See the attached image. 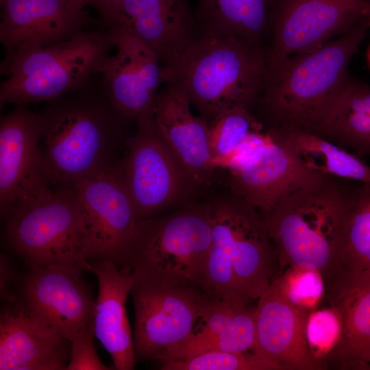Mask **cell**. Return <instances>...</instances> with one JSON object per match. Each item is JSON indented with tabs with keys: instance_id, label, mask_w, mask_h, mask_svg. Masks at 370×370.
Returning <instances> with one entry per match:
<instances>
[{
	"instance_id": "4",
	"label": "cell",
	"mask_w": 370,
	"mask_h": 370,
	"mask_svg": "<svg viewBox=\"0 0 370 370\" xmlns=\"http://www.w3.org/2000/svg\"><path fill=\"white\" fill-rule=\"evenodd\" d=\"M209 206L212 242L203 291L217 300L250 305L277 278L279 268L262 215L233 194Z\"/></svg>"
},
{
	"instance_id": "14",
	"label": "cell",
	"mask_w": 370,
	"mask_h": 370,
	"mask_svg": "<svg viewBox=\"0 0 370 370\" xmlns=\"http://www.w3.org/2000/svg\"><path fill=\"white\" fill-rule=\"evenodd\" d=\"M40 114L16 106L0 122L1 217L17 204L49 190L40 143Z\"/></svg>"
},
{
	"instance_id": "6",
	"label": "cell",
	"mask_w": 370,
	"mask_h": 370,
	"mask_svg": "<svg viewBox=\"0 0 370 370\" xmlns=\"http://www.w3.org/2000/svg\"><path fill=\"white\" fill-rule=\"evenodd\" d=\"M211 242L209 204L188 206L138 220L127 262L146 280L203 291Z\"/></svg>"
},
{
	"instance_id": "32",
	"label": "cell",
	"mask_w": 370,
	"mask_h": 370,
	"mask_svg": "<svg viewBox=\"0 0 370 370\" xmlns=\"http://www.w3.org/2000/svg\"><path fill=\"white\" fill-rule=\"evenodd\" d=\"M271 138L269 131L262 132L261 128L251 131L228 156L215 164V169L220 167L232 172L243 168L258 155Z\"/></svg>"
},
{
	"instance_id": "21",
	"label": "cell",
	"mask_w": 370,
	"mask_h": 370,
	"mask_svg": "<svg viewBox=\"0 0 370 370\" xmlns=\"http://www.w3.org/2000/svg\"><path fill=\"white\" fill-rule=\"evenodd\" d=\"M269 133L270 141L256 158L243 168L229 172L228 184L232 194L261 213L269 210L292 190L324 176L306 169Z\"/></svg>"
},
{
	"instance_id": "7",
	"label": "cell",
	"mask_w": 370,
	"mask_h": 370,
	"mask_svg": "<svg viewBox=\"0 0 370 370\" xmlns=\"http://www.w3.org/2000/svg\"><path fill=\"white\" fill-rule=\"evenodd\" d=\"M106 31L87 30L47 47L29 49L1 63V107L51 101L86 86L109 54Z\"/></svg>"
},
{
	"instance_id": "5",
	"label": "cell",
	"mask_w": 370,
	"mask_h": 370,
	"mask_svg": "<svg viewBox=\"0 0 370 370\" xmlns=\"http://www.w3.org/2000/svg\"><path fill=\"white\" fill-rule=\"evenodd\" d=\"M369 27L363 18L321 47L267 63L259 101L269 128L310 130L328 101L349 77V64Z\"/></svg>"
},
{
	"instance_id": "13",
	"label": "cell",
	"mask_w": 370,
	"mask_h": 370,
	"mask_svg": "<svg viewBox=\"0 0 370 370\" xmlns=\"http://www.w3.org/2000/svg\"><path fill=\"white\" fill-rule=\"evenodd\" d=\"M116 51L100 64L104 88L116 111L126 120L153 114L162 65L157 55L128 27L106 30Z\"/></svg>"
},
{
	"instance_id": "35",
	"label": "cell",
	"mask_w": 370,
	"mask_h": 370,
	"mask_svg": "<svg viewBox=\"0 0 370 370\" xmlns=\"http://www.w3.org/2000/svg\"><path fill=\"white\" fill-rule=\"evenodd\" d=\"M0 293L3 300L14 295L11 285L15 277L14 269L10 261L4 256L0 258Z\"/></svg>"
},
{
	"instance_id": "27",
	"label": "cell",
	"mask_w": 370,
	"mask_h": 370,
	"mask_svg": "<svg viewBox=\"0 0 370 370\" xmlns=\"http://www.w3.org/2000/svg\"><path fill=\"white\" fill-rule=\"evenodd\" d=\"M338 271H370V185L352 188L337 267Z\"/></svg>"
},
{
	"instance_id": "34",
	"label": "cell",
	"mask_w": 370,
	"mask_h": 370,
	"mask_svg": "<svg viewBox=\"0 0 370 370\" xmlns=\"http://www.w3.org/2000/svg\"><path fill=\"white\" fill-rule=\"evenodd\" d=\"M124 0H74L76 6L85 9L94 8L101 24L106 28L122 24L121 6Z\"/></svg>"
},
{
	"instance_id": "8",
	"label": "cell",
	"mask_w": 370,
	"mask_h": 370,
	"mask_svg": "<svg viewBox=\"0 0 370 370\" xmlns=\"http://www.w3.org/2000/svg\"><path fill=\"white\" fill-rule=\"evenodd\" d=\"M3 217L9 245L29 268L60 265L93 271L86 260V218L73 186L46 191Z\"/></svg>"
},
{
	"instance_id": "24",
	"label": "cell",
	"mask_w": 370,
	"mask_h": 370,
	"mask_svg": "<svg viewBox=\"0 0 370 370\" xmlns=\"http://www.w3.org/2000/svg\"><path fill=\"white\" fill-rule=\"evenodd\" d=\"M308 131L360 158L370 157V85L348 77Z\"/></svg>"
},
{
	"instance_id": "33",
	"label": "cell",
	"mask_w": 370,
	"mask_h": 370,
	"mask_svg": "<svg viewBox=\"0 0 370 370\" xmlns=\"http://www.w3.org/2000/svg\"><path fill=\"white\" fill-rule=\"evenodd\" d=\"M95 334L78 338L71 341V351L68 370L111 369L99 358L94 343Z\"/></svg>"
},
{
	"instance_id": "25",
	"label": "cell",
	"mask_w": 370,
	"mask_h": 370,
	"mask_svg": "<svg viewBox=\"0 0 370 370\" xmlns=\"http://www.w3.org/2000/svg\"><path fill=\"white\" fill-rule=\"evenodd\" d=\"M268 130L308 171L370 185V166L346 149L304 129Z\"/></svg>"
},
{
	"instance_id": "10",
	"label": "cell",
	"mask_w": 370,
	"mask_h": 370,
	"mask_svg": "<svg viewBox=\"0 0 370 370\" xmlns=\"http://www.w3.org/2000/svg\"><path fill=\"white\" fill-rule=\"evenodd\" d=\"M133 347L136 362L160 360L193 331L213 299L193 287L160 284L134 274Z\"/></svg>"
},
{
	"instance_id": "12",
	"label": "cell",
	"mask_w": 370,
	"mask_h": 370,
	"mask_svg": "<svg viewBox=\"0 0 370 370\" xmlns=\"http://www.w3.org/2000/svg\"><path fill=\"white\" fill-rule=\"evenodd\" d=\"M370 0H282L270 10L267 63L304 53L346 33L364 18Z\"/></svg>"
},
{
	"instance_id": "18",
	"label": "cell",
	"mask_w": 370,
	"mask_h": 370,
	"mask_svg": "<svg viewBox=\"0 0 370 370\" xmlns=\"http://www.w3.org/2000/svg\"><path fill=\"white\" fill-rule=\"evenodd\" d=\"M309 310L291 302L275 280L258 299L254 352L282 370H319L324 365L311 355L306 325Z\"/></svg>"
},
{
	"instance_id": "22",
	"label": "cell",
	"mask_w": 370,
	"mask_h": 370,
	"mask_svg": "<svg viewBox=\"0 0 370 370\" xmlns=\"http://www.w3.org/2000/svg\"><path fill=\"white\" fill-rule=\"evenodd\" d=\"M99 293L95 304V334L110 354L117 370H132L137 362L125 304L134 282L132 265L119 269L114 263L102 260L93 263Z\"/></svg>"
},
{
	"instance_id": "19",
	"label": "cell",
	"mask_w": 370,
	"mask_h": 370,
	"mask_svg": "<svg viewBox=\"0 0 370 370\" xmlns=\"http://www.w3.org/2000/svg\"><path fill=\"white\" fill-rule=\"evenodd\" d=\"M122 24L157 55L161 65L177 58L199 36L190 0H124Z\"/></svg>"
},
{
	"instance_id": "28",
	"label": "cell",
	"mask_w": 370,
	"mask_h": 370,
	"mask_svg": "<svg viewBox=\"0 0 370 370\" xmlns=\"http://www.w3.org/2000/svg\"><path fill=\"white\" fill-rule=\"evenodd\" d=\"M261 127L250 110L243 108H233L218 116L209 124V145L214 169L251 131Z\"/></svg>"
},
{
	"instance_id": "1",
	"label": "cell",
	"mask_w": 370,
	"mask_h": 370,
	"mask_svg": "<svg viewBox=\"0 0 370 370\" xmlns=\"http://www.w3.org/2000/svg\"><path fill=\"white\" fill-rule=\"evenodd\" d=\"M82 88L49 101L41 114L42 153L51 183L71 186L112 169L124 140L122 117L105 90Z\"/></svg>"
},
{
	"instance_id": "2",
	"label": "cell",
	"mask_w": 370,
	"mask_h": 370,
	"mask_svg": "<svg viewBox=\"0 0 370 370\" xmlns=\"http://www.w3.org/2000/svg\"><path fill=\"white\" fill-rule=\"evenodd\" d=\"M343 179L319 177L292 190L261 213L279 269H317L325 283L336 271L352 188Z\"/></svg>"
},
{
	"instance_id": "37",
	"label": "cell",
	"mask_w": 370,
	"mask_h": 370,
	"mask_svg": "<svg viewBox=\"0 0 370 370\" xmlns=\"http://www.w3.org/2000/svg\"><path fill=\"white\" fill-rule=\"evenodd\" d=\"M364 18L367 21L370 25V1H369L363 9Z\"/></svg>"
},
{
	"instance_id": "9",
	"label": "cell",
	"mask_w": 370,
	"mask_h": 370,
	"mask_svg": "<svg viewBox=\"0 0 370 370\" xmlns=\"http://www.w3.org/2000/svg\"><path fill=\"white\" fill-rule=\"evenodd\" d=\"M136 121V134L115 167L140 220L186 200L198 186L168 145L153 114Z\"/></svg>"
},
{
	"instance_id": "29",
	"label": "cell",
	"mask_w": 370,
	"mask_h": 370,
	"mask_svg": "<svg viewBox=\"0 0 370 370\" xmlns=\"http://www.w3.org/2000/svg\"><path fill=\"white\" fill-rule=\"evenodd\" d=\"M162 364L163 370H282L275 363L254 352H207Z\"/></svg>"
},
{
	"instance_id": "26",
	"label": "cell",
	"mask_w": 370,
	"mask_h": 370,
	"mask_svg": "<svg viewBox=\"0 0 370 370\" xmlns=\"http://www.w3.org/2000/svg\"><path fill=\"white\" fill-rule=\"evenodd\" d=\"M271 0H197L199 36L234 38L262 45L269 32Z\"/></svg>"
},
{
	"instance_id": "30",
	"label": "cell",
	"mask_w": 370,
	"mask_h": 370,
	"mask_svg": "<svg viewBox=\"0 0 370 370\" xmlns=\"http://www.w3.org/2000/svg\"><path fill=\"white\" fill-rule=\"evenodd\" d=\"M274 280L291 302L307 310L317 304L325 291L324 279L317 269L290 266Z\"/></svg>"
},
{
	"instance_id": "31",
	"label": "cell",
	"mask_w": 370,
	"mask_h": 370,
	"mask_svg": "<svg viewBox=\"0 0 370 370\" xmlns=\"http://www.w3.org/2000/svg\"><path fill=\"white\" fill-rule=\"evenodd\" d=\"M341 332V319L334 308L331 306L309 313L306 335L313 358L324 365V358L338 343Z\"/></svg>"
},
{
	"instance_id": "17",
	"label": "cell",
	"mask_w": 370,
	"mask_h": 370,
	"mask_svg": "<svg viewBox=\"0 0 370 370\" xmlns=\"http://www.w3.org/2000/svg\"><path fill=\"white\" fill-rule=\"evenodd\" d=\"M0 42L8 60L88 30L93 20L74 0H0Z\"/></svg>"
},
{
	"instance_id": "36",
	"label": "cell",
	"mask_w": 370,
	"mask_h": 370,
	"mask_svg": "<svg viewBox=\"0 0 370 370\" xmlns=\"http://www.w3.org/2000/svg\"><path fill=\"white\" fill-rule=\"evenodd\" d=\"M354 369H370V351L366 354L354 366Z\"/></svg>"
},
{
	"instance_id": "38",
	"label": "cell",
	"mask_w": 370,
	"mask_h": 370,
	"mask_svg": "<svg viewBox=\"0 0 370 370\" xmlns=\"http://www.w3.org/2000/svg\"><path fill=\"white\" fill-rule=\"evenodd\" d=\"M369 62H370V52H369Z\"/></svg>"
},
{
	"instance_id": "23",
	"label": "cell",
	"mask_w": 370,
	"mask_h": 370,
	"mask_svg": "<svg viewBox=\"0 0 370 370\" xmlns=\"http://www.w3.org/2000/svg\"><path fill=\"white\" fill-rule=\"evenodd\" d=\"M329 282L330 303L341 317L342 332L323 363L354 368L370 351V271H338Z\"/></svg>"
},
{
	"instance_id": "11",
	"label": "cell",
	"mask_w": 370,
	"mask_h": 370,
	"mask_svg": "<svg viewBox=\"0 0 370 370\" xmlns=\"http://www.w3.org/2000/svg\"><path fill=\"white\" fill-rule=\"evenodd\" d=\"M71 186L86 218L87 261L91 265L102 260L119 267L126 263L138 220L115 166Z\"/></svg>"
},
{
	"instance_id": "15",
	"label": "cell",
	"mask_w": 370,
	"mask_h": 370,
	"mask_svg": "<svg viewBox=\"0 0 370 370\" xmlns=\"http://www.w3.org/2000/svg\"><path fill=\"white\" fill-rule=\"evenodd\" d=\"M71 342L18 294L3 300L0 313L1 370H62Z\"/></svg>"
},
{
	"instance_id": "16",
	"label": "cell",
	"mask_w": 370,
	"mask_h": 370,
	"mask_svg": "<svg viewBox=\"0 0 370 370\" xmlns=\"http://www.w3.org/2000/svg\"><path fill=\"white\" fill-rule=\"evenodd\" d=\"M82 274L60 265L31 267L18 294L71 342L95 334V301Z\"/></svg>"
},
{
	"instance_id": "3",
	"label": "cell",
	"mask_w": 370,
	"mask_h": 370,
	"mask_svg": "<svg viewBox=\"0 0 370 370\" xmlns=\"http://www.w3.org/2000/svg\"><path fill=\"white\" fill-rule=\"evenodd\" d=\"M267 61L262 45L199 36L161 67L162 83L180 90L208 125L233 108L250 110L260 98Z\"/></svg>"
},
{
	"instance_id": "20",
	"label": "cell",
	"mask_w": 370,
	"mask_h": 370,
	"mask_svg": "<svg viewBox=\"0 0 370 370\" xmlns=\"http://www.w3.org/2000/svg\"><path fill=\"white\" fill-rule=\"evenodd\" d=\"M190 105L180 90L166 85L156 95L153 116L172 151L201 186L211 181L215 169L209 145V125L193 114Z\"/></svg>"
}]
</instances>
